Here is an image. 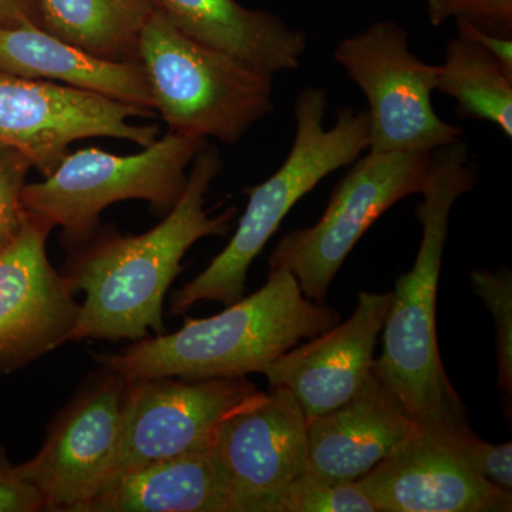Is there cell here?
<instances>
[{"instance_id":"cell-25","label":"cell","mask_w":512,"mask_h":512,"mask_svg":"<svg viewBox=\"0 0 512 512\" xmlns=\"http://www.w3.org/2000/svg\"><path fill=\"white\" fill-rule=\"evenodd\" d=\"M430 23L463 19L495 35L511 36L512 0H424Z\"/></svg>"},{"instance_id":"cell-10","label":"cell","mask_w":512,"mask_h":512,"mask_svg":"<svg viewBox=\"0 0 512 512\" xmlns=\"http://www.w3.org/2000/svg\"><path fill=\"white\" fill-rule=\"evenodd\" d=\"M258 390L247 377L128 379L116 453L99 490L120 474L210 447L222 421Z\"/></svg>"},{"instance_id":"cell-11","label":"cell","mask_w":512,"mask_h":512,"mask_svg":"<svg viewBox=\"0 0 512 512\" xmlns=\"http://www.w3.org/2000/svg\"><path fill=\"white\" fill-rule=\"evenodd\" d=\"M153 111L46 80L0 72V144L15 148L43 177L59 167L76 141L111 137L141 148L158 137L157 126L134 117Z\"/></svg>"},{"instance_id":"cell-26","label":"cell","mask_w":512,"mask_h":512,"mask_svg":"<svg viewBox=\"0 0 512 512\" xmlns=\"http://www.w3.org/2000/svg\"><path fill=\"white\" fill-rule=\"evenodd\" d=\"M456 446L471 467L488 483L512 493V444H490L478 439L470 427L453 430Z\"/></svg>"},{"instance_id":"cell-17","label":"cell","mask_w":512,"mask_h":512,"mask_svg":"<svg viewBox=\"0 0 512 512\" xmlns=\"http://www.w3.org/2000/svg\"><path fill=\"white\" fill-rule=\"evenodd\" d=\"M175 28L195 42L238 57L259 72H295L308 36L274 13L252 10L237 0H157Z\"/></svg>"},{"instance_id":"cell-7","label":"cell","mask_w":512,"mask_h":512,"mask_svg":"<svg viewBox=\"0 0 512 512\" xmlns=\"http://www.w3.org/2000/svg\"><path fill=\"white\" fill-rule=\"evenodd\" d=\"M430 150L373 153L353 161L312 227L281 238L271 268L292 272L306 298L323 303L329 286L367 229L397 202L420 194L429 173Z\"/></svg>"},{"instance_id":"cell-20","label":"cell","mask_w":512,"mask_h":512,"mask_svg":"<svg viewBox=\"0 0 512 512\" xmlns=\"http://www.w3.org/2000/svg\"><path fill=\"white\" fill-rule=\"evenodd\" d=\"M157 0H42L43 30L114 62H140L144 26Z\"/></svg>"},{"instance_id":"cell-27","label":"cell","mask_w":512,"mask_h":512,"mask_svg":"<svg viewBox=\"0 0 512 512\" xmlns=\"http://www.w3.org/2000/svg\"><path fill=\"white\" fill-rule=\"evenodd\" d=\"M46 511V501L0 446V512Z\"/></svg>"},{"instance_id":"cell-3","label":"cell","mask_w":512,"mask_h":512,"mask_svg":"<svg viewBox=\"0 0 512 512\" xmlns=\"http://www.w3.org/2000/svg\"><path fill=\"white\" fill-rule=\"evenodd\" d=\"M339 322L335 309L303 295L292 272L271 268L259 291L218 315L185 319L177 332L148 336L96 360L126 379L247 377Z\"/></svg>"},{"instance_id":"cell-22","label":"cell","mask_w":512,"mask_h":512,"mask_svg":"<svg viewBox=\"0 0 512 512\" xmlns=\"http://www.w3.org/2000/svg\"><path fill=\"white\" fill-rule=\"evenodd\" d=\"M474 292L483 299L494 319L497 352L498 386L510 399L512 394V274L501 268L491 272L484 268L470 274Z\"/></svg>"},{"instance_id":"cell-13","label":"cell","mask_w":512,"mask_h":512,"mask_svg":"<svg viewBox=\"0 0 512 512\" xmlns=\"http://www.w3.org/2000/svg\"><path fill=\"white\" fill-rule=\"evenodd\" d=\"M52 229L29 212L19 234L0 249V373L70 342L79 319L80 303L47 256Z\"/></svg>"},{"instance_id":"cell-29","label":"cell","mask_w":512,"mask_h":512,"mask_svg":"<svg viewBox=\"0 0 512 512\" xmlns=\"http://www.w3.org/2000/svg\"><path fill=\"white\" fill-rule=\"evenodd\" d=\"M43 29L42 0H0V28Z\"/></svg>"},{"instance_id":"cell-16","label":"cell","mask_w":512,"mask_h":512,"mask_svg":"<svg viewBox=\"0 0 512 512\" xmlns=\"http://www.w3.org/2000/svg\"><path fill=\"white\" fill-rule=\"evenodd\" d=\"M414 427L396 394L372 372L348 403L308 421V471L330 483L360 480Z\"/></svg>"},{"instance_id":"cell-19","label":"cell","mask_w":512,"mask_h":512,"mask_svg":"<svg viewBox=\"0 0 512 512\" xmlns=\"http://www.w3.org/2000/svg\"><path fill=\"white\" fill-rule=\"evenodd\" d=\"M76 512H227L210 447L114 477Z\"/></svg>"},{"instance_id":"cell-1","label":"cell","mask_w":512,"mask_h":512,"mask_svg":"<svg viewBox=\"0 0 512 512\" xmlns=\"http://www.w3.org/2000/svg\"><path fill=\"white\" fill-rule=\"evenodd\" d=\"M222 170L220 150L202 148L191 164L180 200L157 227L141 235L110 234L82 247L64 276L83 291L70 340H141L164 335V299L188 249L202 238L227 235L237 210L214 215L205 195Z\"/></svg>"},{"instance_id":"cell-2","label":"cell","mask_w":512,"mask_h":512,"mask_svg":"<svg viewBox=\"0 0 512 512\" xmlns=\"http://www.w3.org/2000/svg\"><path fill=\"white\" fill-rule=\"evenodd\" d=\"M477 164L463 138L431 154L423 201L416 207L423 225L413 268L400 275L383 326V353L373 373L419 424H467L466 409L441 362L437 339V289L448 224L454 204L477 183Z\"/></svg>"},{"instance_id":"cell-18","label":"cell","mask_w":512,"mask_h":512,"mask_svg":"<svg viewBox=\"0 0 512 512\" xmlns=\"http://www.w3.org/2000/svg\"><path fill=\"white\" fill-rule=\"evenodd\" d=\"M0 72L26 79H49L154 113L143 64L103 59L43 29L0 28Z\"/></svg>"},{"instance_id":"cell-15","label":"cell","mask_w":512,"mask_h":512,"mask_svg":"<svg viewBox=\"0 0 512 512\" xmlns=\"http://www.w3.org/2000/svg\"><path fill=\"white\" fill-rule=\"evenodd\" d=\"M393 292H360L355 312L305 345L288 350L262 375L271 387L289 390L306 420L333 412L367 382L375 366L377 338Z\"/></svg>"},{"instance_id":"cell-9","label":"cell","mask_w":512,"mask_h":512,"mask_svg":"<svg viewBox=\"0 0 512 512\" xmlns=\"http://www.w3.org/2000/svg\"><path fill=\"white\" fill-rule=\"evenodd\" d=\"M210 454L225 511L282 512L308 471V420L289 390H258L218 426Z\"/></svg>"},{"instance_id":"cell-23","label":"cell","mask_w":512,"mask_h":512,"mask_svg":"<svg viewBox=\"0 0 512 512\" xmlns=\"http://www.w3.org/2000/svg\"><path fill=\"white\" fill-rule=\"evenodd\" d=\"M282 512H377L359 481L330 483L306 471L293 483Z\"/></svg>"},{"instance_id":"cell-24","label":"cell","mask_w":512,"mask_h":512,"mask_svg":"<svg viewBox=\"0 0 512 512\" xmlns=\"http://www.w3.org/2000/svg\"><path fill=\"white\" fill-rule=\"evenodd\" d=\"M30 168L22 153L0 144V249L19 234L28 218L23 190Z\"/></svg>"},{"instance_id":"cell-14","label":"cell","mask_w":512,"mask_h":512,"mask_svg":"<svg viewBox=\"0 0 512 512\" xmlns=\"http://www.w3.org/2000/svg\"><path fill=\"white\" fill-rule=\"evenodd\" d=\"M456 429L416 423L389 456L357 480L377 512L512 510V493L488 483L460 453Z\"/></svg>"},{"instance_id":"cell-4","label":"cell","mask_w":512,"mask_h":512,"mask_svg":"<svg viewBox=\"0 0 512 512\" xmlns=\"http://www.w3.org/2000/svg\"><path fill=\"white\" fill-rule=\"evenodd\" d=\"M328 107V93L320 87H305L298 94L296 133L288 157L268 180L245 190L247 208L231 241L200 275L174 293L171 312L181 315L204 301L228 306L244 298L249 266L296 202L369 148L366 111L340 107L336 123L326 128Z\"/></svg>"},{"instance_id":"cell-21","label":"cell","mask_w":512,"mask_h":512,"mask_svg":"<svg viewBox=\"0 0 512 512\" xmlns=\"http://www.w3.org/2000/svg\"><path fill=\"white\" fill-rule=\"evenodd\" d=\"M439 67L437 90L456 100L458 116L487 121L512 138V76L491 53L457 36Z\"/></svg>"},{"instance_id":"cell-12","label":"cell","mask_w":512,"mask_h":512,"mask_svg":"<svg viewBox=\"0 0 512 512\" xmlns=\"http://www.w3.org/2000/svg\"><path fill=\"white\" fill-rule=\"evenodd\" d=\"M128 379L101 366L53 421L39 453L20 470L46 501V511L76 512L92 497L116 453Z\"/></svg>"},{"instance_id":"cell-6","label":"cell","mask_w":512,"mask_h":512,"mask_svg":"<svg viewBox=\"0 0 512 512\" xmlns=\"http://www.w3.org/2000/svg\"><path fill=\"white\" fill-rule=\"evenodd\" d=\"M207 140L168 131L134 156H114L90 147L69 153L45 180L26 184V210L62 228L64 245L82 247L99 224L101 212L127 200L147 201L170 211L187 184V168Z\"/></svg>"},{"instance_id":"cell-8","label":"cell","mask_w":512,"mask_h":512,"mask_svg":"<svg viewBox=\"0 0 512 512\" xmlns=\"http://www.w3.org/2000/svg\"><path fill=\"white\" fill-rule=\"evenodd\" d=\"M333 57L365 94L367 151H433L463 137V128L441 120L434 111L431 97L439 83V64L414 55L409 35L393 20L375 22L346 37Z\"/></svg>"},{"instance_id":"cell-5","label":"cell","mask_w":512,"mask_h":512,"mask_svg":"<svg viewBox=\"0 0 512 512\" xmlns=\"http://www.w3.org/2000/svg\"><path fill=\"white\" fill-rule=\"evenodd\" d=\"M138 60L154 113L174 133L231 146L275 109L274 77L185 36L161 9L141 32Z\"/></svg>"},{"instance_id":"cell-28","label":"cell","mask_w":512,"mask_h":512,"mask_svg":"<svg viewBox=\"0 0 512 512\" xmlns=\"http://www.w3.org/2000/svg\"><path fill=\"white\" fill-rule=\"evenodd\" d=\"M456 26L458 36L471 40L481 47H484L488 53H491L498 60V63L504 67L505 72L512 76V39L511 36L495 35V33L485 32L477 28L473 23L467 20L457 19Z\"/></svg>"}]
</instances>
